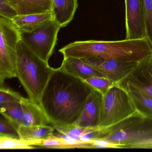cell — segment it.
Instances as JSON below:
<instances>
[{
    "mask_svg": "<svg viewBox=\"0 0 152 152\" xmlns=\"http://www.w3.org/2000/svg\"><path fill=\"white\" fill-rule=\"evenodd\" d=\"M152 138V119L143 118L120 129L107 134L102 138L127 148L131 144Z\"/></svg>",
    "mask_w": 152,
    "mask_h": 152,
    "instance_id": "cell-7",
    "label": "cell"
},
{
    "mask_svg": "<svg viewBox=\"0 0 152 152\" xmlns=\"http://www.w3.org/2000/svg\"><path fill=\"white\" fill-rule=\"evenodd\" d=\"M54 20L61 28L67 26L73 19L78 7V0H52Z\"/></svg>",
    "mask_w": 152,
    "mask_h": 152,
    "instance_id": "cell-16",
    "label": "cell"
},
{
    "mask_svg": "<svg viewBox=\"0 0 152 152\" xmlns=\"http://www.w3.org/2000/svg\"><path fill=\"white\" fill-rule=\"evenodd\" d=\"M54 70L48 63L31 51L22 39L19 41L16 78L22 83L29 98L40 107L42 93Z\"/></svg>",
    "mask_w": 152,
    "mask_h": 152,
    "instance_id": "cell-3",
    "label": "cell"
},
{
    "mask_svg": "<svg viewBox=\"0 0 152 152\" xmlns=\"http://www.w3.org/2000/svg\"><path fill=\"white\" fill-rule=\"evenodd\" d=\"M88 145V148H121L120 145L103 139L90 140Z\"/></svg>",
    "mask_w": 152,
    "mask_h": 152,
    "instance_id": "cell-26",
    "label": "cell"
},
{
    "mask_svg": "<svg viewBox=\"0 0 152 152\" xmlns=\"http://www.w3.org/2000/svg\"><path fill=\"white\" fill-rule=\"evenodd\" d=\"M93 90L84 81L55 69L41 100L50 124L53 126L74 124Z\"/></svg>",
    "mask_w": 152,
    "mask_h": 152,
    "instance_id": "cell-1",
    "label": "cell"
},
{
    "mask_svg": "<svg viewBox=\"0 0 152 152\" xmlns=\"http://www.w3.org/2000/svg\"><path fill=\"white\" fill-rule=\"evenodd\" d=\"M126 39L147 38L140 0H125Z\"/></svg>",
    "mask_w": 152,
    "mask_h": 152,
    "instance_id": "cell-9",
    "label": "cell"
},
{
    "mask_svg": "<svg viewBox=\"0 0 152 152\" xmlns=\"http://www.w3.org/2000/svg\"><path fill=\"white\" fill-rule=\"evenodd\" d=\"M22 96L19 92H16L3 85L0 86V104L10 102H20Z\"/></svg>",
    "mask_w": 152,
    "mask_h": 152,
    "instance_id": "cell-25",
    "label": "cell"
},
{
    "mask_svg": "<svg viewBox=\"0 0 152 152\" xmlns=\"http://www.w3.org/2000/svg\"><path fill=\"white\" fill-rule=\"evenodd\" d=\"M127 148H152V138L132 143Z\"/></svg>",
    "mask_w": 152,
    "mask_h": 152,
    "instance_id": "cell-28",
    "label": "cell"
},
{
    "mask_svg": "<svg viewBox=\"0 0 152 152\" xmlns=\"http://www.w3.org/2000/svg\"><path fill=\"white\" fill-rule=\"evenodd\" d=\"M24 118L22 125L25 126L48 125L49 121L41 107L33 102L30 99L23 96L20 101Z\"/></svg>",
    "mask_w": 152,
    "mask_h": 152,
    "instance_id": "cell-15",
    "label": "cell"
},
{
    "mask_svg": "<svg viewBox=\"0 0 152 152\" xmlns=\"http://www.w3.org/2000/svg\"><path fill=\"white\" fill-rule=\"evenodd\" d=\"M138 114L140 113L134 106L129 93L121 83L111 88L102 96L98 126L110 127Z\"/></svg>",
    "mask_w": 152,
    "mask_h": 152,
    "instance_id": "cell-4",
    "label": "cell"
},
{
    "mask_svg": "<svg viewBox=\"0 0 152 152\" xmlns=\"http://www.w3.org/2000/svg\"><path fill=\"white\" fill-rule=\"evenodd\" d=\"M61 28L53 20L31 32L21 33V39L34 53L48 63L54 52Z\"/></svg>",
    "mask_w": 152,
    "mask_h": 152,
    "instance_id": "cell-6",
    "label": "cell"
},
{
    "mask_svg": "<svg viewBox=\"0 0 152 152\" xmlns=\"http://www.w3.org/2000/svg\"><path fill=\"white\" fill-rule=\"evenodd\" d=\"M54 20L52 11L31 15H16L11 20L21 33H30Z\"/></svg>",
    "mask_w": 152,
    "mask_h": 152,
    "instance_id": "cell-13",
    "label": "cell"
},
{
    "mask_svg": "<svg viewBox=\"0 0 152 152\" xmlns=\"http://www.w3.org/2000/svg\"><path fill=\"white\" fill-rule=\"evenodd\" d=\"M84 81L102 96L104 95L111 88L122 83L114 81L104 76H94L86 79Z\"/></svg>",
    "mask_w": 152,
    "mask_h": 152,
    "instance_id": "cell-21",
    "label": "cell"
},
{
    "mask_svg": "<svg viewBox=\"0 0 152 152\" xmlns=\"http://www.w3.org/2000/svg\"><path fill=\"white\" fill-rule=\"evenodd\" d=\"M146 37L152 45V0H140Z\"/></svg>",
    "mask_w": 152,
    "mask_h": 152,
    "instance_id": "cell-23",
    "label": "cell"
},
{
    "mask_svg": "<svg viewBox=\"0 0 152 152\" xmlns=\"http://www.w3.org/2000/svg\"><path fill=\"white\" fill-rule=\"evenodd\" d=\"M0 118V137L20 139L17 129L2 115Z\"/></svg>",
    "mask_w": 152,
    "mask_h": 152,
    "instance_id": "cell-24",
    "label": "cell"
},
{
    "mask_svg": "<svg viewBox=\"0 0 152 152\" xmlns=\"http://www.w3.org/2000/svg\"><path fill=\"white\" fill-rule=\"evenodd\" d=\"M122 84L129 93L137 110L146 118L152 119V97L143 93L128 81Z\"/></svg>",
    "mask_w": 152,
    "mask_h": 152,
    "instance_id": "cell-17",
    "label": "cell"
},
{
    "mask_svg": "<svg viewBox=\"0 0 152 152\" xmlns=\"http://www.w3.org/2000/svg\"><path fill=\"white\" fill-rule=\"evenodd\" d=\"M124 80L152 97V55L137 64Z\"/></svg>",
    "mask_w": 152,
    "mask_h": 152,
    "instance_id": "cell-10",
    "label": "cell"
},
{
    "mask_svg": "<svg viewBox=\"0 0 152 152\" xmlns=\"http://www.w3.org/2000/svg\"><path fill=\"white\" fill-rule=\"evenodd\" d=\"M81 59L96 69L103 76L119 82H122L127 78L137 64L99 58Z\"/></svg>",
    "mask_w": 152,
    "mask_h": 152,
    "instance_id": "cell-8",
    "label": "cell"
},
{
    "mask_svg": "<svg viewBox=\"0 0 152 152\" xmlns=\"http://www.w3.org/2000/svg\"><path fill=\"white\" fill-rule=\"evenodd\" d=\"M39 146L55 149H71L78 148V146L67 142L64 139L54 136L46 139L42 140Z\"/></svg>",
    "mask_w": 152,
    "mask_h": 152,
    "instance_id": "cell-22",
    "label": "cell"
},
{
    "mask_svg": "<svg viewBox=\"0 0 152 152\" xmlns=\"http://www.w3.org/2000/svg\"><path fill=\"white\" fill-rule=\"evenodd\" d=\"M21 33L10 19L0 17V86L16 77L18 46Z\"/></svg>",
    "mask_w": 152,
    "mask_h": 152,
    "instance_id": "cell-5",
    "label": "cell"
},
{
    "mask_svg": "<svg viewBox=\"0 0 152 152\" xmlns=\"http://www.w3.org/2000/svg\"><path fill=\"white\" fill-rule=\"evenodd\" d=\"M17 15L14 9L5 0H0V17L12 20Z\"/></svg>",
    "mask_w": 152,
    "mask_h": 152,
    "instance_id": "cell-27",
    "label": "cell"
},
{
    "mask_svg": "<svg viewBox=\"0 0 152 152\" xmlns=\"http://www.w3.org/2000/svg\"><path fill=\"white\" fill-rule=\"evenodd\" d=\"M55 129L48 125L25 126L20 125L18 128L19 137L23 140H43L54 136Z\"/></svg>",
    "mask_w": 152,
    "mask_h": 152,
    "instance_id": "cell-18",
    "label": "cell"
},
{
    "mask_svg": "<svg viewBox=\"0 0 152 152\" xmlns=\"http://www.w3.org/2000/svg\"><path fill=\"white\" fill-rule=\"evenodd\" d=\"M1 115L18 130L23 123V111L20 102H10L0 104Z\"/></svg>",
    "mask_w": 152,
    "mask_h": 152,
    "instance_id": "cell-19",
    "label": "cell"
},
{
    "mask_svg": "<svg viewBox=\"0 0 152 152\" xmlns=\"http://www.w3.org/2000/svg\"><path fill=\"white\" fill-rule=\"evenodd\" d=\"M102 96L94 89L88 96L75 125L83 128L96 127L99 124Z\"/></svg>",
    "mask_w": 152,
    "mask_h": 152,
    "instance_id": "cell-11",
    "label": "cell"
},
{
    "mask_svg": "<svg viewBox=\"0 0 152 152\" xmlns=\"http://www.w3.org/2000/svg\"><path fill=\"white\" fill-rule=\"evenodd\" d=\"M17 15L52 12V0H5Z\"/></svg>",
    "mask_w": 152,
    "mask_h": 152,
    "instance_id": "cell-14",
    "label": "cell"
},
{
    "mask_svg": "<svg viewBox=\"0 0 152 152\" xmlns=\"http://www.w3.org/2000/svg\"><path fill=\"white\" fill-rule=\"evenodd\" d=\"M41 140H23L0 137L1 149H31L38 146Z\"/></svg>",
    "mask_w": 152,
    "mask_h": 152,
    "instance_id": "cell-20",
    "label": "cell"
},
{
    "mask_svg": "<svg viewBox=\"0 0 152 152\" xmlns=\"http://www.w3.org/2000/svg\"><path fill=\"white\" fill-rule=\"evenodd\" d=\"M64 58H99L138 64L152 55V45L147 38L115 41H75L58 50Z\"/></svg>",
    "mask_w": 152,
    "mask_h": 152,
    "instance_id": "cell-2",
    "label": "cell"
},
{
    "mask_svg": "<svg viewBox=\"0 0 152 152\" xmlns=\"http://www.w3.org/2000/svg\"><path fill=\"white\" fill-rule=\"evenodd\" d=\"M59 69L83 81L94 76H104L82 59L73 58H64Z\"/></svg>",
    "mask_w": 152,
    "mask_h": 152,
    "instance_id": "cell-12",
    "label": "cell"
}]
</instances>
